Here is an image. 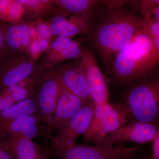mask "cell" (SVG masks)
Masks as SVG:
<instances>
[{
	"label": "cell",
	"instance_id": "4dcf8cb0",
	"mask_svg": "<svg viewBox=\"0 0 159 159\" xmlns=\"http://www.w3.org/2000/svg\"><path fill=\"white\" fill-rule=\"evenodd\" d=\"M11 1L0 0V18H5L7 16V11Z\"/></svg>",
	"mask_w": 159,
	"mask_h": 159
},
{
	"label": "cell",
	"instance_id": "83f0119b",
	"mask_svg": "<svg viewBox=\"0 0 159 159\" xmlns=\"http://www.w3.org/2000/svg\"><path fill=\"white\" fill-rule=\"evenodd\" d=\"M152 159H159V134L154 139L152 142Z\"/></svg>",
	"mask_w": 159,
	"mask_h": 159
},
{
	"label": "cell",
	"instance_id": "277c9868",
	"mask_svg": "<svg viewBox=\"0 0 159 159\" xmlns=\"http://www.w3.org/2000/svg\"><path fill=\"white\" fill-rule=\"evenodd\" d=\"M48 138L60 159H120L141 149V145L128 147L125 144L111 145H89L75 142H66L53 134Z\"/></svg>",
	"mask_w": 159,
	"mask_h": 159
},
{
	"label": "cell",
	"instance_id": "cb8c5ba5",
	"mask_svg": "<svg viewBox=\"0 0 159 159\" xmlns=\"http://www.w3.org/2000/svg\"><path fill=\"white\" fill-rule=\"evenodd\" d=\"M23 12L22 6L18 1L10 3L8 8L7 14L11 19L17 18L20 16Z\"/></svg>",
	"mask_w": 159,
	"mask_h": 159
},
{
	"label": "cell",
	"instance_id": "30bf717a",
	"mask_svg": "<svg viewBox=\"0 0 159 159\" xmlns=\"http://www.w3.org/2000/svg\"><path fill=\"white\" fill-rule=\"evenodd\" d=\"M42 117L39 112L25 115L7 125L0 134V142L17 137L32 140L41 134L45 135Z\"/></svg>",
	"mask_w": 159,
	"mask_h": 159
},
{
	"label": "cell",
	"instance_id": "3957f363",
	"mask_svg": "<svg viewBox=\"0 0 159 159\" xmlns=\"http://www.w3.org/2000/svg\"><path fill=\"white\" fill-rule=\"evenodd\" d=\"M124 86L119 103L131 121L157 124L159 113V71Z\"/></svg>",
	"mask_w": 159,
	"mask_h": 159
},
{
	"label": "cell",
	"instance_id": "484cf974",
	"mask_svg": "<svg viewBox=\"0 0 159 159\" xmlns=\"http://www.w3.org/2000/svg\"><path fill=\"white\" fill-rule=\"evenodd\" d=\"M37 32L40 39H48L51 36L49 27L44 23H39L38 25Z\"/></svg>",
	"mask_w": 159,
	"mask_h": 159
},
{
	"label": "cell",
	"instance_id": "8fae6325",
	"mask_svg": "<svg viewBox=\"0 0 159 159\" xmlns=\"http://www.w3.org/2000/svg\"><path fill=\"white\" fill-rule=\"evenodd\" d=\"M87 103H86L67 89L61 83L60 91L51 125V134L55 133L57 134L77 111Z\"/></svg>",
	"mask_w": 159,
	"mask_h": 159
},
{
	"label": "cell",
	"instance_id": "d6a6232c",
	"mask_svg": "<svg viewBox=\"0 0 159 159\" xmlns=\"http://www.w3.org/2000/svg\"><path fill=\"white\" fill-rule=\"evenodd\" d=\"M38 40L39 44L40 49L41 51H45L48 47L49 43L48 40L44 39H40Z\"/></svg>",
	"mask_w": 159,
	"mask_h": 159
},
{
	"label": "cell",
	"instance_id": "5b68a950",
	"mask_svg": "<svg viewBox=\"0 0 159 159\" xmlns=\"http://www.w3.org/2000/svg\"><path fill=\"white\" fill-rule=\"evenodd\" d=\"M131 121L128 113L120 103L107 102L95 105L92 121L83 135V140L93 143Z\"/></svg>",
	"mask_w": 159,
	"mask_h": 159
},
{
	"label": "cell",
	"instance_id": "5bb4252c",
	"mask_svg": "<svg viewBox=\"0 0 159 159\" xmlns=\"http://www.w3.org/2000/svg\"><path fill=\"white\" fill-rule=\"evenodd\" d=\"M0 144L9 148L16 159H45L47 154L31 139L17 137Z\"/></svg>",
	"mask_w": 159,
	"mask_h": 159
},
{
	"label": "cell",
	"instance_id": "9a60e30c",
	"mask_svg": "<svg viewBox=\"0 0 159 159\" xmlns=\"http://www.w3.org/2000/svg\"><path fill=\"white\" fill-rule=\"evenodd\" d=\"M54 2L61 11L68 15L97 16L105 6L104 0H58Z\"/></svg>",
	"mask_w": 159,
	"mask_h": 159
},
{
	"label": "cell",
	"instance_id": "e575fe53",
	"mask_svg": "<svg viewBox=\"0 0 159 159\" xmlns=\"http://www.w3.org/2000/svg\"><path fill=\"white\" fill-rule=\"evenodd\" d=\"M45 159H49L48 157V155L46 154L45 158Z\"/></svg>",
	"mask_w": 159,
	"mask_h": 159
},
{
	"label": "cell",
	"instance_id": "e0dca14e",
	"mask_svg": "<svg viewBox=\"0 0 159 159\" xmlns=\"http://www.w3.org/2000/svg\"><path fill=\"white\" fill-rule=\"evenodd\" d=\"M82 48L80 42L75 41L71 45L59 53L51 57V60L55 63H59L66 61L80 58L82 55Z\"/></svg>",
	"mask_w": 159,
	"mask_h": 159
},
{
	"label": "cell",
	"instance_id": "836d02e7",
	"mask_svg": "<svg viewBox=\"0 0 159 159\" xmlns=\"http://www.w3.org/2000/svg\"><path fill=\"white\" fill-rule=\"evenodd\" d=\"M29 34H30L31 39L34 40L36 39V38L38 37L37 30L33 27L29 28Z\"/></svg>",
	"mask_w": 159,
	"mask_h": 159
},
{
	"label": "cell",
	"instance_id": "d4e9b609",
	"mask_svg": "<svg viewBox=\"0 0 159 159\" xmlns=\"http://www.w3.org/2000/svg\"><path fill=\"white\" fill-rule=\"evenodd\" d=\"M21 4L22 6H25L27 8L32 10H37L43 6V3L42 1H35V0H19L17 1Z\"/></svg>",
	"mask_w": 159,
	"mask_h": 159
},
{
	"label": "cell",
	"instance_id": "f546056e",
	"mask_svg": "<svg viewBox=\"0 0 159 159\" xmlns=\"http://www.w3.org/2000/svg\"><path fill=\"white\" fill-rule=\"evenodd\" d=\"M29 51L34 57H36L41 52L38 40L36 39L31 41L29 44Z\"/></svg>",
	"mask_w": 159,
	"mask_h": 159
},
{
	"label": "cell",
	"instance_id": "f1b7e54d",
	"mask_svg": "<svg viewBox=\"0 0 159 159\" xmlns=\"http://www.w3.org/2000/svg\"><path fill=\"white\" fill-rule=\"evenodd\" d=\"M0 159H16L9 148L0 144Z\"/></svg>",
	"mask_w": 159,
	"mask_h": 159
},
{
	"label": "cell",
	"instance_id": "7402d4cb",
	"mask_svg": "<svg viewBox=\"0 0 159 159\" xmlns=\"http://www.w3.org/2000/svg\"><path fill=\"white\" fill-rule=\"evenodd\" d=\"M19 27L22 49H27L31 42V38L29 34L30 27L26 24H22L19 25Z\"/></svg>",
	"mask_w": 159,
	"mask_h": 159
},
{
	"label": "cell",
	"instance_id": "52a82bcc",
	"mask_svg": "<svg viewBox=\"0 0 159 159\" xmlns=\"http://www.w3.org/2000/svg\"><path fill=\"white\" fill-rule=\"evenodd\" d=\"M38 82L34 97L39 112L41 115L43 126L46 135L51 134V125L56 110L61 82L55 72L42 78Z\"/></svg>",
	"mask_w": 159,
	"mask_h": 159
},
{
	"label": "cell",
	"instance_id": "ac0fdd59",
	"mask_svg": "<svg viewBox=\"0 0 159 159\" xmlns=\"http://www.w3.org/2000/svg\"><path fill=\"white\" fill-rule=\"evenodd\" d=\"M1 25L5 41L8 47L13 50H19L22 49L19 25Z\"/></svg>",
	"mask_w": 159,
	"mask_h": 159
},
{
	"label": "cell",
	"instance_id": "44dd1931",
	"mask_svg": "<svg viewBox=\"0 0 159 159\" xmlns=\"http://www.w3.org/2000/svg\"><path fill=\"white\" fill-rule=\"evenodd\" d=\"M75 41L70 38L58 36L51 44V57L58 54Z\"/></svg>",
	"mask_w": 159,
	"mask_h": 159
},
{
	"label": "cell",
	"instance_id": "8992f818",
	"mask_svg": "<svg viewBox=\"0 0 159 159\" xmlns=\"http://www.w3.org/2000/svg\"><path fill=\"white\" fill-rule=\"evenodd\" d=\"M90 97L95 105L108 102V84L95 52L88 46L82 48L80 58Z\"/></svg>",
	"mask_w": 159,
	"mask_h": 159
},
{
	"label": "cell",
	"instance_id": "2e32d148",
	"mask_svg": "<svg viewBox=\"0 0 159 159\" xmlns=\"http://www.w3.org/2000/svg\"><path fill=\"white\" fill-rule=\"evenodd\" d=\"M38 112V109L33 97L28 98L0 112V134L7 125L19 117Z\"/></svg>",
	"mask_w": 159,
	"mask_h": 159
},
{
	"label": "cell",
	"instance_id": "4fadbf2b",
	"mask_svg": "<svg viewBox=\"0 0 159 159\" xmlns=\"http://www.w3.org/2000/svg\"><path fill=\"white\" fill-rule=\"evenodd\" d=\"M34 69V63L31 60H24L14 63L7 60L0 68L1 89L29 79Z\"/></svg>",
	"mask_w": 159,
	"mask_h": 159
},
{
	"label": "cell",
	"instance_id": "4316f807",
	"mask_svg": "<svg viewBox=\"0 0 159 159\" xmlns=\"http://www.w3.org/2000/svg\"><path fill=\"white\" fill-rule=\"evenodd\" d=\"M141 150V149H140ZM139 150L134 153L129 155L128 156L122 158L120 159H152L151 155L148 153L141 152Z\"/></svg>",
	"mask_w": 159,
	"mask_h": 159
},
{
	"label": "cell",
	"instance_id": "ffe728a7",
	"mask_svg": "<svg viewBox=\"0 0 159 159\" xmlns=\"http://www.w3.org/2000/svg\"><path fill=\"white\" fill-rule=\"evenodd\" d=\"M141 29L151 41L159 39V21L151 19H145Z\"/></svg>",
	"mask_w": 159,
	"mask_h": 159
},
{
	"label": "cell",
	"instance_id": "d6986e66",
	"mask_svg": "<svg viewBox=\"0 0 159 159\" xmlns=\"http://www.w3.org/2000/svg\"><path fill=\"white\" fill-rule=\"evenodd\" d=\"M128 6L131 9L139 11L144 19L148 16V13L154 7L159 6V0H140L129 1Z\"/></svg>",
	"mask_w": 159,
	"mask_h": 159
},
{
	"label": "cell",
	"instance_id": "7c38bea8",
	"mask_svg": "<svg viewBox=\"0 0 159 159\" xmlns=\"http://www.w3.org/2000/svg\"><path fill=\"white\" fill-rule=\"evenodd\" d=\"M94 108L93 103H89L83 106L55 136L64 142H75L88 129L93 118Z\"/></svg>",
	"mask_w": 159,
	"mask_h": 159
},
{
	"label": "cell",
	"instance_id": "9c48e42d",
	"mask_svg": "<svg viewBox=\"0 0 159 159\" xmlns=\"http://www.w3.org/2000/svg\"><path fill=\"white\" fill-rule=\"evenodd\" d=\"M55 73L61 84L67 89L86 103H93L80 64V58L63 64Z\"/></svg>",
	"mask_w": 159,
	"mask_h": 159
},
{
	"label": "cell",
	"instance_id": "603a6c76",
	"mask_svg": "<svg viewBox=\"0 0 159 159\" xmlns=\"http://www.w3.org/2000/svg\"><path fill=\"white\" fill-rule=\"evenodd\" d=\"M9 51V48L5 41L2 28L0 24V68L7 60Z\"/></svg>",
	"mask_w": 159,
	"mask_h": 159
},
{
	"label": "cell",
	"instance_id": "ba28073f",
	"mask_svg": "<svg viewBox=\"0 0 159 159\" xmlns=\"http://www.w3.org/2000/svg\"><path fill=\"white\" fill-rule=\"evenodd\" d=\"M159 134L157 124L131 121L92 144L113 146L131 142L141 145L152 142Z\"/></svg>",
	"mask_w": 159,
	"mask_h": 159
},
{
	"label": "cell",
	"instance_id": "6da1fadb",
	"mask_svg": "<svg viewBox=\"0 0 159 159\" xmlns=\"http://www.w3.org/2000/svg\"><path fill=\"white\" fill-rule=\"evenodd\" d=\"M104 1L105 6L96 16L88 37V47L95 52L103 72L109 76L114 58L142 28L145 19L128 6L129 1Z\"/></svg>",
	"mask_w": 159,
	"mask_h": 159
},
{
	"label": "cell",
	"instance_id": "7a4b0ae2",
	"mask_svg": "<svg viewBox=\"0 0 159 159\" xmlns=\"http://www.w3.org/2000/svg\"><path fill=\"white\" fill-rule=\"evenodd\" d=\"M159 51L142 29L116 55L108 76L115 83L125 85L159 71Z\"/></svg>",
	"mask_w": 159,
	"mask_h": 159
},
{
	"label": "cell",
	"instance_id": "1f68e13d",
	"mask_svg": "<svg viewBox=\"0 0 159 159\" xmlns=\"http://www.w3.org/2000/svg\"><path fill=\"white\" fill-rule=\"evenodd\" d=\"M49 29L51 35L57 36V37L59 36L61 31V28L60 26L53 23H52L51 25L49 26Z\"/></svg>",
	"mask_w": 159,
	"mask_h": 159
}]
</instances>
